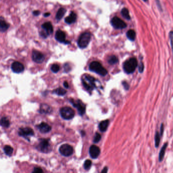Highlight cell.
<instances>
[{
  "label": "cell",
  "instance_id": "9c48e42d",
  "mask_svg": "<svg viewBox=\"0 0 173 173\" xmlns=\"http://www.w3.org/2000/svg\"><path fill=\"white\" fill-rule=\"evenodd\" d=\"M19 135L21 137H24L27 139L28 141L30 140L29 137L32 136L34 135V131L30 127H25L21 128L19 130Z\"/></svg>",
  "mask_w": 173,
  "mask_h": 173
},
{
  "label": "cell",
  "instance_id": "44dd1931",
  "mask_svg": "<svg viewBox=\"0 0 173 173\" xmlns=\"http://www.w3.org/2000/svg\"><path fill=\"white\" fill-rule=\"evenodd\" d=\"M9 28V26L4 20H3L2 18H1V19L0 21V29H1V32H4Z\"/></svg>",
  "mask_w": 173,
  "mask_h": 173
},
{
  "label": "cell",
  "instance_id": "7c38bea8",
  "mask_svg": "<svg viewBox=\"0 0 173 173\" xmlns=\"http://www.w3.org/2000/svg\"><path fill=\"white\" fill-rule=\"evenodd\" d=\"M11 69L14 73H20L24 71L25 67L21 62H15L12 64Z\"/></svg>",
  "mask_w": 173,
  "mask_h": 173
},
{
  "label": "cell",
  "instance_id": "277c9868",
  "mask_svg": "<svg viewBox=\"0 0 173 173\" xmlns=\"http://www.w3.org/2000/svg\"><path fill=\"white\" fill-rule=\"evenodd\" d=\"M91 39L90 32H84L80 36L78 41V45L80 48H85L89 44Z\"/></svg>",
  "mask_w": 173,
  "mask_h": 173
},
{
  "label": "cell",
  "instance_id": "d6a6232c",
  "mask_svg": "<svg viewBox=\"0 0 173 173\" xmlns=\"http://www.w3.org/2000/svg\"><path fill=\"white\" fill-rule=\"evenodd\" d=\"M170 41H171V46L172 48V51L173 52V32H171L170 33Z\"/></svg>",
  "mask_w": 173,
  "mask_h": 173
},
{
  "label": "cell",
  "instance_id": "60d3db41",
  "mask_svg": "<svg viewBox=\"0 0 173 173\" xmlns=\"http://www.w3.org/2000/svg\"><path fill=\"white\" fill-rule=\"evenodd\" d=\"M50 15V13L49 12H47V13L44 14V16L46 17H48V16H49Z\"/></svg>",
  "mask_w": 173,
  "mask_h": 173
},
{
  "label": "cell",
  "instance_id": "5bb4252c",
  "mask_svg": "<svg viewBox=\"0 0 173 173\" xmlns=\"http://www.w3.org/2000/svg\"><path fill=\"white\" fill-rule=\"evenodd\" d=\"M37 127L42 133H47L50 132L51 129V127L45 122H42L37 125Z\"/></svg>",
  "mask_w": 173,
  "mask_h": 173
},
{
  "label": "cell",
  "instance_id": "1f68e13d",
  "mask_svg": "<svg viewBox=\"0 0 173 173\" xmlns=\"http://www.w3.org/2000/svg\"><path fill=\"white\" fill-rule=\"evenodd\" d=\"M101 139V136L100 135V134H99V133H96L95 137H94V139H93L94 143H98L100 141Z\"/></svg>",
  "mask_w": 173,
  "mask_h": 173
},
{
  "label": "cell",
  "instance_id": "b9f144b4",
  "mask_svg": "<svg viewBox=\"0 0 173 173\" xmlns=\"http://www.w3.org/2000/svg\"><path fill=\"white\" fill-rule=\"evenodd\" d=\"M143 1H145V2H147L148 0H143Z\"/></svg>",
  "mask_w": 173,
  "mask_h": 173
},
{
  "label": "cell",
  "instance_id": "ba28073f",
  "mask_svg": "<svg viewBox=\"0 0 173 173\" xmlns=\"http://www.w3.org/2000/svg\"><path fill=\"white\" fill-rule=\"evenodd\" d=\"M37 148L39 150L43 153H47L50 151L51 149L50 144L49 141L46 139H42L40 141L39 145H38Z\"/></svg>",
  "mask_w": 173,
  "mask_h": 173
},
{
  "label": "cell",
  "instance_id": "484cf974",
  "mask_svg": "<svg viewBox=\"0 0 173 173\" xmlns=\"http://www.w3.org/2000/svg\"><path fill=\"white\" fill-rule=\"evenodd\" d=\"M4 151L5 152V154L7 155L11 156V155L13 153V148L11 146L6 145L5 146V147H4Z\"/></svg>",
  "mask_w": 173,
  "mask_h": 173
},
{
  "label": "cell",
  "instance_id": "d4e9b609",
  "mask_svg": "<svg viewBox=\"0 0 173 173\" xmlns=\"http://www.w3.org/2000/svg\"><path fill=\"white\" fill-rule=\"evenodd\" d=\"M1 125L3 127L7 128V127H9V120H8L7 118L4 117H3L1 119Z\"/></svg>",
  "mask_w": 173,
  "mask_h": 173
},
{
  "label": "cell",
  "instance_id": "5b68a950",
  "mask_svg": "<svg viewBox=\"0 0 173 173\" xmlns=\"http://www.w3.org/2000/svg\"><path fill=\"white\" fill-rule=\"evenodd\" d=\"M60 114L62 117L66 120H70L74 117L75 112L70 107H62L60 110Z\"/></svg>",
  "mask_w": 173,
  "mask_h": 173
},
{
  "label": "cell",
  "instance_id": "2e32d148",
  "mask_svg": "<svg viewBox=\"0 0 173 173\" xmlns=\"http://www.w3.org/2000/svg\"><path fill=\"white\" fill-rule=\"evenodd\" d=\"M42 28L43 30L48 34V35H50L53 32V27L51 23L49 22L45 23L44 24H43L42 26Z\"/></svg>",
  "mask_w": 173,
  "mask_h": 173
},
{
  "label": "cell",
  "instance_id": "f35d334b",
  "mask_svg": "<svg viewBox=\"0 0 173 173\" xmlns=\"http://www.w3.org/2000/svg\"><path fill=\"white\" fill-rule=\"evenodd\" d=\"M160 129H161L160 134H161V135H162V133H163V131H164V125H163V124H162V126H161V127H160Z\"/></svg>",
  "mask_w": 173,
  "mask_h": 173
},
{
  "label": "cell",
  "instance_id": "83f0119b",
  "mask_svg": "<svg viewBox=\"0 0 173 173\" xmlns=\"http://www.w3.org/2000/svg\"><path fill=\"white\" fill-rule=\"evenodd\" d=\"M118 60L117 58L115 56H110L109 58L108 62L109 64H110V65H114L116 64L118 62Z\"/></svg>",
  "mask_w": 173,
  "mask_h": 173
},
{
  "label": "cell",
  "instance_id": "4316f807",
  "mask_svg": "<svg viewBox=\"0 0 173 173\" xmlns=\"http://www.w3.org/2000/svg\"><path fill=\"white\" fill-rule=\"evenodd\" d=\"M53 93H56V95H64L66 93V90L63 89L62 88H58L57 89H56L55 90H54L53 91Z\"/></svg>",
  "mask_w": 173,
  "mask_h": 173
},
{
  "label": "cell",
  "instance_id": "ffe728a7",
  "mask_svg": "<svg viewBox=\"0 0 173 173\" xmlns=\"http://www.w3.org/2000/svg\"><path fill=\"white\" fill-rule=\"evenodd\" d=\"M66 12V10L65 8H60L58 10V12L56 15V19H58V21H60L61 19H62V17L64 16L65 13Z\"/></svg>",
  "mask_w": 173,
  "mask_h": 173
},
{
  "label": "cell",
  "instance_id": "52a82bcc",
  "mask_svg": "<svg viewBox=\"0 0 173 173\" xmlns=\"http://www.w3.org/2000/svg\"><path fill=\"white\" fill-rule=\"evenodd\" d=\"M59 151L61 154L65 156H69L73 153V148L69 144H63L60 146Z\"/></svg>",
  "mask_w": 173,
  "mask_h": 173
},
{
  "label": "cell",
  "instance_id": "8992f818",
  "mask_svg": "<svg viewBox=\"0 0 173 173\" xmlns=\"http://www.w3.org/2000/svg\"><path fill=\"white\" fill-rule=\"evenodd\" d=\"M111 24L113 27L116 29H123L127 27L125 21L117 16H115L112 19Z\"/></svg>",
  "mask_w": 173,
  "mask_h": 173
},
{
  "label": "cell",
  "instance_id": "3957f363",
  "mask_svg": "<svg viewBox=\"0 0 173 173\" xmlns=\"http://www.w3.org/2000/svg\"><path fill=\"white\" fill-rule=\"evenodd\" d=\"M95 80L90 75H87L82 78V83L84 87L88 91L91 92L95 87Z\"/></svg>",
  "mask_w": 173,
  "mask_h": 173
},
{
  "label": "cell",
  "instance_id": "d590c367",
  "mask_svg": "<svg viewBox=\"0 0 173 173\" xmlns=\"http://www.w3.org/2000/svg\"><path fill=\"white\" fill-rule=\"evenodd\" d=\"M123 85L124 86V87H125V88L126 89H129V85H128V84H127L126 82H123Z\"/></svg>",
  "mask_w": 173,
  "mask_h": 173
},
{
  "label": "cell",
  "instance_id": "e575fe53",
  "mask_svg": "<svg viewBox=\"0 0 173 173\" xmlns=\"http://www.w3.org/2000/svg\"><path fill=\"white\" fill-rule=\"evenodd\" d=\"M144 65H143V64L142 62H141V64H140V65L139 66V71H140V72H142L143 71V70H144Z\"/></svg>",
  "mask_w": 173,
  "mask_h": 173
},
{
  "label": "cell",
  "instance_id": "74e56055",
  "mask_svg": "<svg viewBox=\"0 0 173 173\" xmlns=\"http://www.w3.org/2000/svg\"><path fill=\"white\" fill-rule=\"evenodd\" d=\"M64 86L66 88H69V84H68V83L67 82V81H65L64 82Z\"/></svg>",
  "mask_w": 173,
  "mask_h": 173
},
{
  "label": "cell",
  "instance_id": "e0dca14e",
  "mask_svg": "<svg viewBox=\"0 0 173 173\" xmlns=\"http://www.w3.org/2000/svg\"><path fill=\"white\" fill-rule=\"evenodd\" d=\"M76 14H75L74 12H72L69 16H68L65 19V22L69 25L72 24V23H74L76 20Z\"/></svg>",
  "mask_w": 173,
  "mask_h": 173
},
{
  "label": "cell",
  "instance_id": "d6986e66",
  "mask_svg": "<svg viewBox=\"0 0 173 173\" xmlns=\"http://www.w3.org/2000/svg\"><path fill=\"white\" fill-rule=\"evenodd\" d=\"M51 110H52L50 106L46 104H42L41 105L40 108V113H49L51 112Z\"/></svg>",
  "mask_w": 173,
  "mask_h": 173
},
{
  "label": "cell",
  "instance_id": "cb8c5ba5",
  "mask_svg": "<svg viewBox=\"0 0 173 173\" xmlns=\"http://www.w3.org/2000/svg\"><path fill=\"white\" fill-rule=\"evenodd\" d=\"M121 14H122L123 17H124L125 19H127V20H130L131 19V16L129 15V10L127 8H123L121 10Z\"/></svg>",
  "mask_w": 173,
  "mask_h": 173
},
{
  "label": "cell",
  "instance_id": "7402d4cb",
  "mask_svg": "<svg viewBox=\"0 0 173 173\" xmlns=\"http://www.w3.org/2000/svg\"><path fill=\"white\" fill-rule=\"evenodd\" d=\"M167 146H168V143H165L163 146V147L162 148V149L160 151L159 154V160L160 162H161L164 158V155L165 154V152H166V150Z\"/></svg>",
  "mask_w": 173,
  "mask_h": 173
},
{
  "label": "cell",
  "instance_id": "4dcf8cb0",
  "mask_svg": "<svg viewBox=\"0 0 173 173\" xmlns=\"http://www.w3.org/2000/svg\"><path fill=\"white\" fill-rule=\"evenodd\" d=\"M51 70L53 73H58L60 70V66L57 64H53L51 66Z\"/></svg>",
  "mask_w": 173,
  "mask_h": 173
},
{
  "label": "cell",
  "instance_id": "6da1fadb",
  "mask_svg": "<svg viewBox=\"0 0 173 173\" xmlns=\"http://www.w3.org/2000/svg\"><path fill=\"white\" fill-rule=\"evenodd\" d=\"M138 66V62L135 58H131L126 60L123 64V70L127 74L133 73Z\"/></svg>",
  "mask_w": 173,
  "mask_h": 173
},
{
  "label": "cell",
  "instance_id": "8d00e7d4",
  "mask_svg": "<svg viewBox=\"0 0 173 173\" xmlns=\"http://www.w3.org/2000/svg\"><path fill=\"white\" fill-rule=\"evenodd\" d=\"M33 13V14L35 16H38V15H39L40 13V12L39 11H38V10H36V11H34L32 12Z\"/></svg>",
  "mask_w": 173,
  "mask_h": 173
},
{
  "label": "cell",
  "instance_id": "836d02e7",
  "mask_svg": "<svg viewBox=\"0 0 173 173\" xmlns=\"http://www.w3.org/2000/svg\"><path fill=\"white\" fill-rule=\"evenodd\" d=\"M33 172H37V173H40V172H43V171L41 168H35L33 171Z\"/></svg>",
  "mask_w": 173,
  "mask_h": 173
},
{
  "label": "cell",
  "instance_id": "4fadbf2b",
  "mask_svg": "<svg viewBox=\"0 0 173 173\" xmlns=\"http://www.w3.org/2000/svg\"><path fill=\"white\" fill-rule=\"evenodd\" d=\"M89 154L92 158H97L99 156L100 154V149L99 147L95 145H92L90 146L89 148Z\"/></svg>",
  "mask_w": 173,
  "mask_h": 173
},
{
  "label": "cell",
  "instance_id": "f1b7e54d",
  "mask_svg": "<svg viewBox=\"0 0 173 173\" xmlns=\"http://www.w3.org/2000/svg\"><path fill=\"white\" fill-rule=\"evenodd\" d=\"M159 143H160V135L158 132H156L155 136V145L156 147H158Z\"/></svg>",
  "mask_w": 173,
  "mask_h": 173
},
{
  "label": "cell",
  "instance_id": "9a60e30c",
  "mask_svg": "<svg viewBox=\"0 0 173 173\" xmlns=\"http://www.w3.org/2000/svg\"><path fill=\"white\" fill-rule=\"evenodd\" d=\"M55 37L56 40L58 41L61 42V43H65L66 40V34L65 32H62V30H58L56 32Z\"/></svg>",
  "mask_w": 173,
  "mask_h": 173
},
{
  "label": "cell",
  "instance_id": "7a4b0ae2",
  "mask_svg": "<svg viewBox=\"0 0 173 173\" xmlns=\"http://www.w3.org/2000/svg\"><path fill=\"white\" fill-rule=\"evenodd\" d=\"M89 70L91 71L96 73L102 76H106L108 73L107 70L104 68L99 62L97 61H94L90 63Z\"/></svg>",
  "mask_w": 173,
  "mask_h": 173
},
{
  "label": "cell",
  "instance_id": "30bf717a",
  "mask_svg": "<svg viewBox=\"0 0 173 173\" xmlns=\"http://www.w3.org/2000/svg\"><path fill=\"white\" fill-rule=\"evenodd\" d=\"M71 102L73 105V106H74L75 107H76L78 109L79 114L80 115H83L86 112L85 105L79 100H78L77 102H75L74 99H72Z\"/></svg>",
  "mask_w": 173,
  "mask_h": 173
},
{
  "label": "cell",
  "instance_id": "8fae6325",
  "mask_svg": "<svg viewBox=\"0 0 173 173\" xmlns=\"http://www.w3.org/2000/svg\"><path fill=\"white\" fill-rule=\"evenodd\" d=\"M32 60L35 62L41 64L44 60V56L41 52L38 51H33L32 53Z\"/></svg>",
  "mask_w": 173,
  "mask_h": 173
},
{
  "label": "cell",
  "instance_id": "603a6c76",
  "mask_svg": "<svg viewBox=\"0 0 173 173\" xmlns=\"http://www.w3.org/2000/svg\"><path fill=\"white\" fill-rule=\"evenodd\" d=\"M136 32L134 30H130L127 33V38L131 41H134L136 39Z\"/></svg>",
  "mask_w": 173,
  "mask_h": 173
},
{
  "label": "cell",
  "instance_id": "ab89813d",
  "mask_svg": "<svg viewBox=\"0 0 173 173\" xmlns=\"http://www.w3.org/2000/svg\"><path fill=\"white\" fill-rule=\"evenodd\" d=\"M107 171H108V168H107V167H106V168H105L103 170L102 172V173H106V172H107Z\"/></svg>",
  "mask_w": 173,
  "mask_h": 173
},
{
  "label": "cell",
  "instance_id": "f546056e",
  "mask_svg": "<svg viewBox=\"0 0 173 173\" xmlns=\"http://www.w3.org/2000/svg\"><path fill=\"white\" fill-rule=\"evenodd\" d=\"M91 164H92L91 161L89 159H87L84 162V168L85 169H88V168H90V166H91Z\"/></svg>",
  "mask_w": 173,
  "mask_h": 173
},
{
  "label": "cell",
  "instance_id": "ac0fdd59",
  "mask_svg": "<svg viewBox=\"0 0 173 173\" xmlns=\"http://www.w3.org/2000/svg\"><path fill=\"white\" fill-rule=\"evenodd\" d=\"M109 124V121L108 120H104L99 123V127L100 131L102 132L106 131L107 128L108 127Z\"/></svg>",
  "mask_w": 173,
  "mask_h": 173
}]
</instances>
